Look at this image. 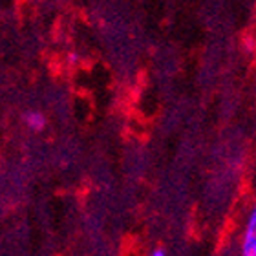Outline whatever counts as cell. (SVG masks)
<instances>
[{"instance_id": "6da1fadb", "label": "cell", "mask_w": 256, "mask_h": 256, "mask_svg": "<svg viewBox=\"0 0 256 256\" xmlns=\"http://www.w3.org/2000/svg\"><path fill=\"white\" fill-rule=\"evenodd\" d=\"M244 256H256V214L249 216L246 229V238H244Z\"/></svg>"}, {"instance_id": "7a4b0ae2", "label": "cell", "mask_w": 256, "mask_h": 256, "mask_svg": "<svg viewBox=\"0 0 256 256\" xmlns=\"http://www.w3.org/2000/svg\"><path fill=\"white\" fill-rule=\"evenodd\" d=\"M24 121H26V124L32 130H35V132H40L44 126H46V118H44L40 112H28L26 116H24Z\"/></svg>"}, {"instance_id": "3957f363", "label": "cell", "mask_w": 256, "mask_h": 256, "mask_svg": "<svg viewBox=\"0 0 256 256\" xmlns=\"http://www.w3.org/2000/svg\"><path fill=\"white\" fill-rule=\"evenodd\" d=\"M150 256H166V252H165V249L158 247V249H154V252H152Z\"/></svg>"}, {"instance_id": "277c9868", "label": "cell", "mask_w": 256, "mask_h": 256, "mask_svg": "<svg viewBox=\"0 0 256 256\" xmlns=\"http://www.w3.org/2000/svg\"><path fill=\"white\" fill-rule=\"evenodd\" d=\"M77 59H79V57H77V55H75V54L70 55V60H72V62H75V60H77Z\"/></svg>"}]
</instances>
